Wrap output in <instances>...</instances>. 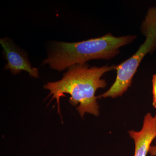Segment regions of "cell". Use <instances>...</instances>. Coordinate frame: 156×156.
Wrapping results in <instances>:
<instances>
[{"label":"cell","mask_w":156,"mask_h":156,"mask_svg":"<svg viewBox=\"0 0 156 156\" xmlns=\"http://www.w3.org/2000/svg\"><path fill=\"white\" fill-rule=\"evenodd\" d=\"M128 133L135 144L134 156H147L156 137V113L154 116L150 113L147 114L140 131L131 130Z\"/></svg>","instance_id":"cell-5"},{"label":"cell","mask_w":156,"mask_h":156,"mask_svg":"<svg viewBox=\"0 0 156 156\" xmlns=\"http://www.w3.org/2000/svg\"><path fill=\"white\" fill-rule=\"evenodd\" d=\"M134 35L115 37L112 34L75 43L57 42L43 64L58 71L77 64L86 63L92 59L109 60L120 53V48L136 39Z\"/></svg>","instance_id":"cell-2"},{"label":"cell","mask_w":156,"mask_h":156,"mask_svg":"<svg viewBox=\"0 0 156 156\" xmlns=\"http://www.w3.org/2000/svg\"><path fill=\"white\" fill-rule=\"evenodd\" d=\"M0 44L8 61L5 66L6 69H10L13 74H17L22 71H24L34 77H38L37 69L32 67L25 54L23 53L13 42L5 38L1 39Z\"/></svg>","instance_id":"cell-4"},{"label":"cell","mask_w":156,"mask_h":156,"mask_svg":"<svg viewBox=\"0 0 156 156\" xmlns=\"http://www.w3.org/2000/svg\"><path fill=\"white\" fill-rule=\"evenodd\" d=\"M116 68V65L89 67L87 63L75 65L69 68L61 80L48 83L44 88L50 91L48 97L52 95L51 101L56 99L59 113L60 98L68 94L71 104L75 106L79 105L76 108L81 117L86 113L98 116L99 106L95 92L98 89L106 87V81L101 79L102 76Z\"/></svg>","instance_id":"cell-1"},{"label":"cell","mask_w":156,"mask_h":156,"mask_svg":"<svg viewBox=\"0 0 156 156\" xmlns=\"http://www.w3.org/2000/svg\"><path fill=\"white\" fill-rule=\"evenodd\" d=\"M153 106L156 108V74L154 75L152 78Z\"/></svg>","instance_id":"cell-6"},{"label":"cell","mask_w":156,"mask_h":156,"mask_svg":"<svg viewBox=\"0 0 156 156\" xmlns=\"http://www.w3.org/2000/svg\"><path fill=\"white\" fill-rule=\"evenodd\" d=\"M155 143V145L152 146L150 149L149 153L150 154L151 156H156V140Z\"/></svg>","instance_id":"cell-7"},{"label":"cell","mask_w":156,"mask_h":156,"mask_svg":"<svg viewBox=\"0 0 156 156\" xmlns=\"http://www.w3.org/2000/svg\"><path fill=\"white\" fill-rule=\"evenodd\" d=\"M141 31L145 36V41L130 58L116 66L117 76L109 89L98 98L121 96L131 86L132 79L140 64L147 53L156 48V7L148 10L143 21Z\"/></svg>","instance_id":"cell-3"}]
</instances>
